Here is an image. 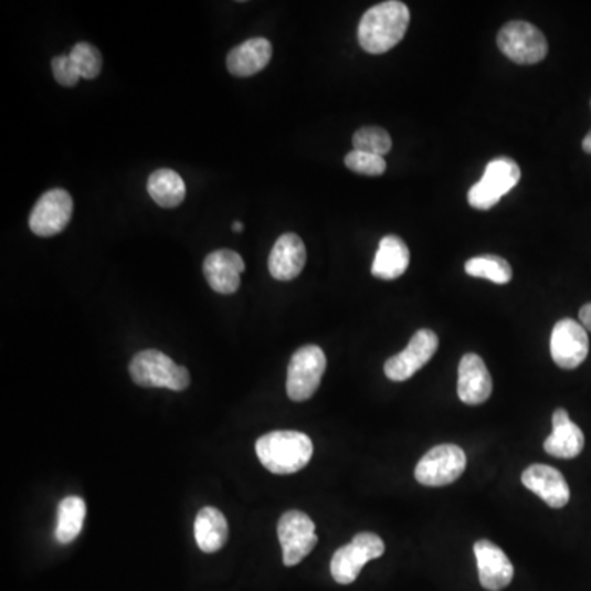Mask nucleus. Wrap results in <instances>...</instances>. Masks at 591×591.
<instances>
[{"label":"nucleus","instance_id":"9","mask_svg":"<svg viewBox=\"0 0 591 591\" xmlns=\"http://www.w3.org/2000/svg\"><path fill=\"white\" fill-rule=\"evenodd\" d=\"M278 539L283 549V562L286 567H295L316 547V525L306 513L293 509L279 518Z\"/></svg>","mask_w":591,"mask_h":591},{"label":"nucleus","instance_id":"2","mask_svg":"<svg viewBox=\"0 0 591 591\" xmlns=\"http://www.w3.org/2000/svg\"><path fill=\"white\" fill-rule=\"evenodd\" d=\"M255 451L266 471L292 475L309 464L314 447L309 435L303 432L275 431L260 437Z\"/></svg>","mask_w":591,"mask_h":591},{"label":"nucleus","instance_id":"7","mask_svg":"<svg viewBox=\"0 0 591 591\" xmlns=\"http://www.w3.org/2000/svg\"><path fill=\"white\" fill-rule=\"evenodd\" d=\"M496 43L506 59L518 64L540 63L549 53V43L543 33L523 20L506 23L499 30Z\"/></svg>","mask_w":591,"mask_h":591},{"label":"nucleus","instance_id":"23","mask_svg":"<svg viewBox=\"0 0 591 591\" xmlns=\"http://www.w3.org/2000/svg\"><path fill=\"white\" fill-rule=\"evenodd\" d=\"M86 503L80 496H67L59 506V526H56V540L60 543H71L83 531L86 519Z\"/></svg>","mask_w":591,"mask_h":591},{"label":"nucleus","instance_id":"8","mask_svg":"<svg viewBox=\"0 0 591 591\" xmlns=\"http://www.w3.org/2000/svg\"><path fill=\"white\" fill-rule=\"evenodd\" d=\"M467 468V455L455 444L431 448L415 465L414 476L424 486H447L457 482Z\"/></svg>","mask_w":591,"mask_h":591},{"label":"nucleus","instance_id":"29","mask_svg":"<svg viewBox=\"0 0 591 591\" xmlns=\"http://www.w3.org/2000/svg\"><path fill=\"white\" fill-rule=\"evenodd\" d=\"M579 317L580 324H582V326L591 333V303L585 304V306L580 309Z\"/></svg>","mask_w":591,"mask_h":591},{"label":"nucleus","instance_id":"17","mask_svg":"<svg viewBox=\"0 0 591 591\" xmlns=\"http://www.w3.org/2000/svg\"><path fill=\"white\" fill-rule=\"evenodd\" d=\"M307 252L303 239L288 232L276 240L268 258V270L278 282H292L297 278L306 265Z\"/></svg>","mask_w":591,"mask_h":591},{"label":"nucleus","instance_id":"21","mask_svg":"<svg viewBox=\"0 0 591 591\" xmlns=\"http://www.w3.org/2000/svg\"><path fill=\"white\" fill-rule=\"evenodd\" d=\"M194 537L202 552H219L229 539L228 519L218 508L205 506L196 516Z\"/></svg>","mask_w":591,"mask_h":591},{"label":"nucleus","instance_id":"13","mask_svg":"<svg viewBox=\"0 0 591 591\" xmlns=\"http://www.w3.org/2000/svg\"><path fill=\"white\" fill-rule=\"evenodd\" d=\"M478 566V579L483 589L502 591L513 582L515 567L502 547L492 540L482 539L473 546Z\"/></svg>","mask_w":591,"mask_h":591},{"label":"nucleus","instance_id":"11","mask_svg":"<svg viewBox=\"0 0 591 591\" xmlns=\"http://www.w3.org/2000/svg\"><path fill=\"white\" fill-rule=\"evenodd\" d=\"M589 334L582 324L562 319L553 326L550 336V355L553 363L563 370H573L589 357Z\"/></svg>","mask_w":591,"mask_h":591},{"label":"nucleus","instance_id":"18","mask_svg":"<svg viewBox=\"0 0 591 591\" xmlns=\"http://www.w3.org/2000/svg\"><path fill=\"white\" fill-rule=\"evenodd\" d=\"M552 428V434L543 442V451L557 458L579 457L585 447V435L563 408L553 411Z\"/></svg>","mask_w":591,"mask_h":591},{"label":"nucleus","instance_id":"31","mask_svg":"<svg viewBox=\"0 0 591 591\" xmlns=\"http://www.w3.org/2000/svg\"><path fill=\"white\" fill-rule=\"evenodd\" d=\"M242 231H243L242 222H234V232H236V234H239V232H242Z\"/></svg>","mask_w":591,"mask_h":591},{"label":"nucleus","instance_id":"19","mask_svg":"<svg viewBox=\"0 0 591 591\" xmlns=\"http://www.w3.org/2000/svg\"><path fill=\"white\" fill-rule=\"evenodd\" d=\"M410 262V249L403 239L398 235L383 236L371 265V275L383 282H393L407 273Z\"/></svg>","mask_w":591,"mask_h":591},{"label":"nucleus","instance_id":"4","mask_svg":"<svg viewBox=\"0 0 591 591\" xmlns=\"http://www.w3.org/2000/svg\"><path fill=\"white\" fill-rule=\"evenodd\" d=\"M521 179V170L511 158H496L489 161L485 175L468 191V204L479 211L495 208L503 196L508 194Z\"/></svg>","mask_w":591,"mask_h":591},{"label":"nucleus","instance_id":"12","mask_svg":"<svg viewBox=\"0 0 591 591\" xmlns=\"http://www.w3.org/2000/svg\"><path fill=\"white\" fill-rule=\"evenodd\" d=\"M437 349V334L429 329L418 330L403 352L388 358L387 363H384V373L393 381L410 380L415 371L429 363Z\"/></svg>","mask_w":591,"mask_h":591},{"label":"nucleus","instance_id":"28","mask_svg":"<svg viewBox=\"0 0 591 591\" xmlns=\"http://www.w3.org/2000/svg\"><path fill=\"white\" fill-rule=\"evenodd\" d=\"M53 76L59 81L61 86L73 87L76 86L77 81L81 80L76 66L70 55H60L52 61Z\"/></svg>","mask_w":591,"mask_h":591},{"label":"nucleus","instance_id":"3","mask_svg":"<svg viewBox=\"0 0 591 591\" xmlns=\"http://www.w3.org/2000/svg\"><path fill=\"white\" fill-rule=\"evenodd\" d=\"M131 380L144 388H167L171 391H184L191 383L189 371L175 363L168 355L160 350L148 349L131 358Z\"/></svg>","mask_w":591,"mask_h":591},{"label":"nucleus","instance_id":"27","mask_svg":"<svg viewBox=\"0 0 591 591\" xmlns=\"http://www.w3.org/2000/svg\"><path fill=\"white\" fill-rule=\"evenodd\" d=\"M346 167L363 177H381L387 171V161L378 155L353 150L346 157Z\"/></svg>","mask_w":591,"mask_h":591},{"label":"nucleus","instance_id":"15","mask_svg":"<svg viewBox=\"0 0 591 591\" xmlns=\"http://www.w3.org/2000/svg\"><path fill=\"white\" fill-rule=\"evenodd\" d=\"M457 393L462 403L478 407L486 403L493 393V380L479 355L467 353L458 365Z\"/></svg>","mask_w":591,"mask_h":591},{"label":"nucleus","instance_id":"16","mask_svg":"<svg viewBox=\"0 0 591 591\" xmlns=\"http://www.w3.org/2000/svg\"><path fill=\"white\" fill-rule=\"evenodd\" d=\"M523 485L531 489L553 509L563 508L570 502V488L566 476L549 465L536 464L523 472Z\"/></svg>","mask_w":591,"mask_h":591},{"label":"nucleus","instance_id":"1","mask_svg":"<svg viewBox=\"0 0 591 591\" xmlns=\"http://www.w3.org/2000/svg\"><path fill=\"white\" fill-rule=\"evenodd\" d=\"M411 13L407 3L398 0L378 3L361 17L358 42L371 55H383L393 50L407 35Z\"/></svg>","mask_w":591,"mask_h":591},{"label":"nucleus","instance_id":"24","mask_svg":"<svg viewBox=\"0 0 591 591\" xmlns=\"http://www.w3.org/2000/svg\"><path fill=\"white\" fill-rule=\"evenodd\" d=\"M465 272L473 278L488 279L495 285H508L513 278L511 265L502 256L482 255L465 263Z\"/></svg>","mask_w":591,"mask_h":591},{"label":"nucleus","instance_id":"5","mask_svg":"<svg viewBox=\"0 0 591 591\" xmlns=\"http://www.w3.org/2000/svg\"><path fill=\"white\" fill-rule=\"evenodd\" d=\"M326 367V353L320 347L304 346L296 350L289 360L286 380L289 400L303 403L313 398L323 381Z\"/></svg>","mask_w":591,"mask_h":591},{"label":"nucleus","instance_id":"14","mask_svg":"<svg viewBox=\"0 0 591 591\" xmlns=\"http://www.w3.org/2000/svg\"><path fill=\"white\" fill-rule=\"evenodd\" d=\"M202 272L215 293L234 295L240 288V275L245 272V262L234 250H215L205 256Z\"/></svg>","mask_w":591,"mask_h":591},{"label":"nucleus","instance_id":"26","mask_svg":"<svg viewBox=\"0 0 591 591\" xmlns=\"http://www.w3.org/2000/svg\"><path fill=\"white\" fill-rule=\"evenodd\" d=\"M77 73L84 80H96L103 70V55L96 46L91 43H76L70 53Z\"/></svg>","mask_w":591,"mask_h":591},{"label":"nucleus","instance_id":"22","mask_svg":"<svg viewBox=\"0 0 591 591\" xmlns=\"http://www.w3.org/2000/svg\"><path fill=\"white\" fill-rule=\"evenodd\" d=\"M147 191L150 198L165 209L178 208L186 198L184 181L177 171L168 170V168H161L150 175Z\"/></svg>","mask_w":591,"mask_h":591},{"label":"nucleus","instance_id":"20","mask_svg":"<svg viewBox=\"0 0 591 591\" xmlns=\"http://www.w3.org/2000/svg\"><path fill=\"white\" fill-rule=\"evenodd\" d=\"M272 55V43L262 36H256L231 50L228 55V70L236 77H250L265 70Z\"/></svg>","mask_w":591,"mask_h":591},{"label":"nucleus","instance_id":"10","mask_svg":"<svg viewBox=\"0 0 591 591\" xmlns=\"http://www.w3.org/2000/svg\"><path fill=\"white\" fill-rule=\"evenodd\" d=\"M73 211V198L70 192L60 188L50 189L30 212V231L39 236L59 235L70 224Z\"/></svg>","mask_w":591,"mask_h":591},{"label":"nucleus","instance_id":"6","mask_svg":"<svg viewBox=\"0 0 591 591\" xmlns=\"http://www.w3.org/2000/svg\"><path fill=\"white\" fill-rule=\"evenodd\" d=\"M384 542L373 532H360L352 542L340 547L330 562V573L340 585H350L360 576L361 569L370 560L380 559L384 553Z\"/></svg>","mask_w":591,"mask_h":591},{"label":"nucleus","instance_id":"25","mask_svg":"<svg viewBox=\"0 0 591 591\" xmlns=\"http://www.w3.org/2000/svg\"><path fill=\"white\" fill-rule=\"evenodd\" d=\"M353 150L365 151V154L384 157L390 154L393 141L390 134L381 127H361L353 135Z\"/></svg>","mask_w":591,"mask_h":591},{"label":"nucleus","instance_id":"30","mask_svg":"<svg viewBox=\"0 0 591 591\" xmlns=\"http://www.w3.org/2000/svg\"><path fill=\"white\" fill-rule=\"evenodd\" d=\"M582 148H583V151H585V154L591 155V130H590V134L587 135L585 138H583Z\"/></svg>","mask_w":591,"mask_h":591}]
</instances>
